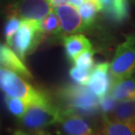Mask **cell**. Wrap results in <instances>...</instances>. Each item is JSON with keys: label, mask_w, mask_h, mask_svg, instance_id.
<instances>
[{"label": "cell", "mask_w": 135, "mask_h": 135, "mask_svg": "<svg viewBox=\"0 0 135 135\" xmlns=\"http://www.w3.org/2000/svg\"><path fill=\"white\" fill-rule=\"evenodd\" d=\"M69 3L73 5H75V7H80L83 4V3L84 2V0H69Z\"/></svg>", "instance_id": "cb8c5ba5"}, {"label": "cell", "mask_w": 135, "mask_h": 135, "mask_svg": "<svg viewBox=\"0 0 135 135\" xmlns=\"http://www.w3.org/2000/svg\"><path fill=\"white\" fill-rule=\"evenodd\" d=\"M102 133L104 135H135V121L112 119L102 114Z\"/></svg>", "instance_id": "4fadbf2b"}, {"label": "cell", "mask_w": 135, "mask_h": 135, "mask_svg": "<svg viewBox=\"0 0 135 135\" xmlns=\"http://www.w3.org/2000/svg\"><path fill=\"white\" fill-rule=\"evenodd\" d=\"M98 12H100V9L95 2L91 0H84L83 4L79 7V12L82 16L84 28L93 25Z\"/></svg>", "instance_id": "e0dca14e"}, {"label": "cell", "mask_w": 135, "mask_h": 135, "mask_svg": "<svg viewBox=\"0 0 135 135\" xmlns=\"http://www.w3.org/2000/svg\"><path fill=\"white\" fill-rule=\"evenodd\" d=\"M32 135H53L50 133H47L46 131H40V132H37V133H33Z\"/></svg>", "instance_id": "484cf974"}, {"label": "cell", "mask_w": 135, "mask_h": 135, "mask_svg": "<svg viewBox=\"0 0 135 135\" xmlns=\"http://www.w3.org/2000/svg\"><path fill=\"white\" fill-rule=\"evenodd\" d=\"M54 12L61 21V31L60 38L63 39L68 35L78 33L84 28L82 16L76 7L73 4H62L55 7Z\"/></svg>", "instance_id": "ba28073f"}, {"label": "cell", "mask_w": 135, "mask_h": 135, "mask_svg": "<svg viewBox=\"0 0 135 135\" xmlns=\"http://www.w3.org/2000/svg\"><path fill=\"white\" fill-rule=\"evenodd\" d=\"M118 103L117 100H115L112 96L107 95L104 98H103L100 99V110L102 112V114H110L112 113L113 110H115V108L117 107V105L118 104Z\"/></svg>", "instance_id": "7402d4cb"}, {"label": "cell", "mask_w": 135, "mask_h": 135, "mask_svg": "<svg viewBox=\"0 0 135 135\" xmlns=\"http://www.w3.org/2000/svg\"><path fill=\"white\" fill-rule=\"evenodd\" d=\"M45 38L43 34L40 21L38 20H22L18 28L8 46L25 61L26 57L36 50L38 46Z\"/></svg>", "instance_id": "3957f363"}, {"label": "cell", "mask_w": 135, "mask_h": 135, "mask_svg": "<svg viewBox=\"0 0 135 135\" xmlns=\"http://www.w3.org/2000/svg\"><path fill=\"white\" fill-rule=\"evenodd\" d=\"M91 74H92V70H84L76 66L72 67L69 70V75L72 80L77 84L84 86L90 83Z\"/></svg>", "instance_id": "ffe728a7"}, {"label": "cell", "mask_w": 135, "mask_h": 135, "mask_svg": "<svg viewBox=\"0 0 135 135\" xmlns=\"http://www.w3.org/2000/svg\"><path fill=\"white\" fill-rule=\"evenodd\" d=\"M56 94L66 108L83 116L97 114L100 110V98L84 85L68 84L61 87Z\"/></svg>", "instance_id": "7a4b0ae2"}, {"label": "cell", "mask_w": 135, "mask_h": 135, "mask_svg": "<svg viewBox=\"0 0 135 135\" xmlns=\"http://www.w3.org/2000/svg\"><path fill=\"white\" fill-rule=\"evenodd\" d=\"M0 64L1 68L16 73L25 79L30 80L33 78L31 72L24 64L23 60L12 48L4 44L0 46Z\"/></svg>", "instance_id": "30bf717a"}, {"label": "cell", "mask_w": 135, "mask_h": 135, "mask_svg": "<svg viewBox=\"0 0 135 135\" xmlns=\"http://www.w3.org/2000/svg\"><path fill=\"white\" fill-rule=\"evenodd\" d=\"M110 95L118 102L135 101V78L129 75L112 81Z\"/></svg>", "instance_id": "8fae6325"}, {"label": "cell", "mask_w": 135, "mask_h": 135, "mask_svg": "<svg viewBox=\"0 0 135 135\" xmlns=\"http://www.w3.org/2000/svg\"><path fill=\"white\" fill-rule=\"evenodd\" d=\"M53 9L47 0H18L7 7V16H16L22 20L40 21Z\"/></svg>", "instance_id": "8992f818"}, {"label": "cell", "mask_w": 135, "mask_h": 135, "mask_svg": "<svg viewBox=\"0 0 135 135\" xmlns=\"http://www.w3.org/2000/svg\"><path fill=\"white\" fill-rule=\"evenodd\" d=\"M95 135H104V134H98H98H95Z\"/></svg>", "instance_id": "4316f807"}, {"label": "cell", "mask_w": 135, "mask_h": 135, "mask_svg": "<svg viewBox=\"0 0 135 135\" xmlns=\"http://www.w3.org/2000/svg\"><path fill=\"white\" fill-rule=\"evenodd\" d=\"M68 59L73 61L78 55L85 51L92 49V45L85 35L76 33L65 36L62 39Z\"/></svg>", "instance_id": "7c38bea8"}, {"label": "cell", "mask_w": 135, "mask_h": 135, "mask_svg": "<svg viewBox=\"0 0 135 135\" xmlns=\"http://www.w3.org/2000/svg\"><path fill=\"white\" fill-rule=\"evenodd\" d=\"M110 63L100 62L94 67L91 74L90 81L89 83V89L99 98H104L110 90Z\"/></svg>", "instance_id": "9c48e42d"}, {"label": "cell", "mask_w": 135, "mask_h": 135, "mask_svg": "<svg viewBox=\"0 0 135 135\" xmlns=\"http://www.w3.org/2000/svg\"><path fill=\"white\" fill-rule=\"evenodd\" d=\"M94 54L95 51L93 49L85 51L78 55L76 58L73 61L75 65L84 70H93L94 67Z\"/></svg>", "instance_id": "d6986e66"}, {"label": "cell", "mask_w": 135, "mask_h": 135, "mask_svg": "<svg viewBox=\"0 0 135 135\" xmlns=\"http://www.w3.org/2000/svg\"><path fill=\"white\" fill-rule=\"evenodd\" d=\"M61 108L53 104L49 105H32L20 121L24 127L33 133L44 131L45 128L56 125L61 113Z\"/></svg>", "instance_id": "5b68a950"}, {"label": "cell", "mask_w": 135, "mask_h": 135, "mask_svg": "<svg viewBox=\"0 0 135 135\" xmlns=\"http://www.w3.org/2000/svg\"><path fill=\"white\" fill-rule=\"evenodd\" d=\"M107 116L115 120L135 121V101L119 102L115 110Z\"/></svg>", "instance_id": "9a60e30c"}, {"label": "cell", "mask_w": 135, "mask_h": 135, "mask_svg": "<svg viewBox=\"0 0 135 135\" xmlns=\"http://www.w3.org/2000/svg\"><path fill=\"white\" fill-rule=\"evenodd\" d=\"M0 86L4 94L22 99L30 106L52 104L47 93L33 87L21 75L4 68L0 69Z\"/></svg>", "instance_id": "6da1fadb"}, {"label": "cell", "mask_w": 135, "mask_h": 135, "mask_svg": "<svg viewBox=\"0 0 135 135\" xmlns=\"http://www.w3.org/2000/svg\"><path fill=\"white\" fill-rule=\"evenodd\" d=\"M135 70V35L126 36L125 41L118 46L115 55L110 63L112 81L133 75Z\"/></svg>", "instance_id": "277c9868"}, {"label": "cell", "mask_w": 135, "mask_h": 135, "mask_svg": "<svg viewBox=\"0 0 135 135\" xmlns=\"http://www.w3.org/2000/svg\"><path fill=\"white\" fill-rule=\"evenodd\" d=\"M56 125L62 135H95L92 126L83 116L69 108L61 110Z\"/></svg>", "instance_id": "52a82bcc"}, {"label": "cell", "mask_w": 135, "mask_h": 135, "mask_svg": "<svg viewBox=\"0 0 135 135\" xmlns=\"http://www.w3.org/2000/svg\"><path fill=\"white\" fill-rule=\"evenodd\" d=\"M21 22H22V20L16 17V16H8V18L4 25V37L5 40H6L7 44L12 40L13 35L17 33V31L18 30V28H20V26L21 25Z\"/></svg>", "instance_id": "44dd1931"}, {"label": "cell", "mask_w": 135, "mask_h": 135, "mask_svg": "<svg viewBox=\"0 0 135 135\" xmlns=\"http://www.w3.org/2000/svg\"><path fill=\"white\" fill-rule=\"evenodd\" d=\"M4 103L9 112L18 118H22L24 117L30 106L27 103L22 99L13 98L6 94H4Z\"/></svg>", "instance_id": "ac0fdd59"}, {"label": "cell", "mask_w": 135, "mask_h": 135, "mask_svg": "<svg viewBox=\"0 0 135 135\" xmlns=\"http://www.w3.org/2000/svg\"><path fill=\"white\" fill-rule=\"evenodd\" d=\"M61 21L59 20L58 16L55 14V12H51L44 20H40V27H41L42 33L46 36L50 35H55L58 38H60L61 26Z\"/></svg>", "instance_id": "2e32d148"}, {"label": "cell", "mask_w": 135, "mask_h": 135, "mask_svg": "<svg viewBox=\"0 0 135 135\" xmlns=\"http://www.w3.org/2000/svg\"><path fill=\"white\" fill-rule=\"evenodd\" d=\"M102 12L115 22H123L129 17L128 0H110Z\"/></svg>", "instance_id": "5bb4252c"}, {"label": "cell", "mask_w": 135, "mask_h": 135, "mask_svg": "<svg viewBox=\"0 0 135 135\" xmlns=\"http://www.w3.org/2000/svg\"><path fill=\"white\" fill-rule=\"evenodd\" d=\"M47 1L51 4V6L57 7V6H60V5L65 4V3L68 0H47Z\"/></svg>", "instance_id": "603a6c76"}, {"label": "cell", "mask_w": 135, "mask_h": 135, "mask_svg": "<svg viewBox=\"0 0 135 135\" xmlns=\"http://www.w3.org/2000/svg\"><path fill=\"white\" fill-rule=\"evenodd\" d=\"M12 135H32V134L26 133V132H24L22 130H16V131L13 132Z\"/></svg>", "instance_id": "d4e9b609"}]
</instances>
